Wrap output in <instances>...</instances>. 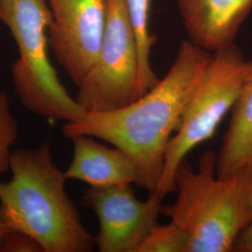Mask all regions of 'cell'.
I'll return each instance as SVG.
<instances>
[{
    "instance_id": "4fadbf2b",
    "label": "cell",
    "mask_w": 252,
    "mask_h": 252,
    "mask_svg": "<svg viewBox=\"0 0 252 252\" xmlns=\"http://www.w3.org/2000/svg\"><path fill=\"white\" fill-rule=\"evenodd\" d=\"M187 234L173 221L155 223L139 244L135 252H188Z\"/></svg>"
},
{
    "instance_id": "e0dca14e",
    "label": "cell",
    "mask_w": 252,
    "mask_h": 252,
    "mask_svg": "<svg viewBox=\"0 0 252 252\" xmlns=\"http://www.w3.org/2000/svg\"><path fill=\"white\" fill-rule=\"evenodd\" d=\"M11 232H12V229L8 224L5 216L2 212V209L0 207V246Z\"/></svg>"
},
{
    "instance_id": "3957f363",
    "label": "cell",
    "mask_w": 252,
    "mask_h": 252,
    "mask_svg": "<svg viewBox=\"0 0 252 252\" xmlns=\"http://www.w3.org/2000/svg\"><path fill=\"white\" fill-rule=\"evenodd\" d=\"M217 153L207 151L194 170L187 159L175 176L177 199L161 214L187 234L188 252H231L252 222V169L217 176Z\"/></svg>"
},
{
    "instance_id": "6da1fadb",
    "label": "cell",
    "mask_w": 252,
    "mask_h": 252,
    "mask_svg": "<svg viewBox=\"0 0 252 252\" xmlns=\"http://www.w3.org/2000/svg\"><path fill=\"white\" fill-rule=\"evenodd\" d=\"M211 57L189 40L183 41L168 72L142 96L126 107L86 112L64 123L63 135L69 139L89 135L113 145L135 163L138 186L149 193L157 192L167 146Z\"/></svg>"
},
{
    "instance_id": "5bb4252c",
    "label": "cell",
    "mask_w": 252,
    "mask_h": 252,
    "mask_svg": "<svg viewBox=\"0 0 252 252\" xmlns=\"http://www.w3.org/2000/svg\"><path fill=\"white\" fill-rule=\"evenodd\" d=\"M18 135V123L11 109L9 95L0 90V176L10 168L12 148Z\"/></svg>"
},
{
    "instance_id": "9a60e30c",
    "label": "cell",
    "mask_w": 252,
    "mask_h": 252,
    "mask_svg": "<svg viewBox=\"0 0 252 252\" xmlns=\"http://www.w3.org/2000/svg\"><path fill=\"white\" fill-rule=\"evenodd\" d=\"M0 252H44L32 236L19 231H12L0 246Z\"/></svg>"
},
{
    "instance_id": "9c48e42d",
    "label": "cell",
    "mask_w": 252,
    "mask_h": 252,
    "mask_svg": "<svg viewBox=\"0 0 252 252\" xmlns=\"http://www.w3.org/2000/svg\"><path fill=\"white\" fill-rule=\"evenodd\" d=\"M189 41L211 54L234 44L252 0H177Z\"/></svg>"
},
{
    "instance_id": "8992f818",
    "label": "cell",
    "mask_w": 252,
    "mask_h": 252,
    "mask_svg": "<svg viewBox=\"0 0 252 252\" xmlns=\"http://www.w3.org/2000/svg\"><path fill=\"white\" fill-rule=\"evenodd\" d=\"M78 87L76 100L86 112L123 108L144 94L135 33L123 0H110L99 54Z\"/></svg>"
},
{
    "instance_id": "30bf717a",
    "label": "cell",
    "mask_w": 252,
    "mask_h": 252,
    "mask_svg": "<svg viewBox=\"0 0 252 252\" xmlns=\"http://www.w3.org/2000/svg\"><path fill=\"white\" fill-rule=\"evenodd\" d=\"M71 140L72 160L64 171L67 180H80L90 187L138 185L137 168L126 153L100 144L89 135H77Z\"/></svg>"
},
{
    "instance_id": "5b68a950",
    "label": "cell",
    "mask_w": 252,
    "mask_h": 252,
    "mask_svg": "<svg viewBox=\"0 0 252 252\" xmlns=\"http://www.w3.org/2000/svg\"><path fill=\"white\" fill-rule=\"evenodd\" d=\"M252 66V60H246L235 44L212 54L167 146L157 189L162 198L177 190L175 176L180 162L194 148L214 135L232 110Z\"/></svg>"
},
{
    "instance_id": "277c9868",
    "label": "cell",
    "mask_w": 252,
    "mask_h": 252,
    "mask_svg": "<svg viewBox=\"0 0 252 252\" xmlns=\"http://www.w3.org/2000/svg\"><path fill=\"white\" fill-rule=\"evenodd\" d=\"M51 21L47 0H0V22L18 47L11 79L21 104L40 117L67 123L86 111L65 90L50 61Z\"/></svg>"
},
{
    "instance_id": "8fae6325",
    "label": "cell",
    "mask_w": 252,
    "mask_h": 252,
    "mask_svg": "<svg viewBox=\"0 0 252 252\" xmlns=\"http://www.w3.org/2000/svg\"><path fill=\"white\" fill-rule=\"evenodd\" d=\"M252 169V66L232 108L227 132L217 154V176Z\"/></svg>"
},
{
    "instance_id": "7a4b0ae2",
    "label": "cell",
    "mask_w": 252,
    "mask_h": 252,
    "mask_svg": "<svg viewBox=\"0 0 252 252\" xmlns=\"http://www.w3.org/2000/svg\"><path fill=\"white\" fill-rule=\"evenodd\" d=\"M11 178L0 181V207L12 231L36 239L44 252H91L95 237L83 225L54 162L51 141L13 151Z\"/></svg>"
},
{
    "instance_id": "ba28073f",
    "label": "cell",
    "mask_w": 252,
    "mask_h": 252,
    "mask_svg": "<svg viewBox=\"0 0 252 252\" xmlns=\"http://www.w3.org/2000/svg\"><path fill=\"white\" fill-rule=\"evenodd\" d=\"M162 197L150 193L145 201L135 196L131 184L90 187L81 204L98 219L95 246L100 252H135L161 214Z\"/></svg>"
},
{
    "instance_id": "2e32d148",
    "label": "cell",
    "mask_w": 252,
    "mask_h": 252,
    "mask_svg": "<svg viewBox=\"0 0 252 252\" xmlns=\"http://www.w3.org/2000/svg\"><path fill=\"white\" fill-rule=\"evenodd\" d=\"M233 252H252V222L238 235L234 242Z\"/></svg>"
},
{
    "instance_id": "7c38bea8",
    "label": "cell",
    "mask_w": 252,
    "mask_h": 252,
    "mask_svg": "<svg viewBox=\"0 0 252 252\" xmlns=\"http://www.w3.org/2000/svg\"><path fill=\"white\" fill-rule=\"evenodd\" d=\"M127 15L135 33L139 55L140 81L143 93L152 89L160 81L153 71L151 55L154 37L150 30L152 0H123Z\"/></svg>"
},
{
    "instance_id": "52a82bcc",
    "label": "cell",
    "mask_w": 252,
    "mask_h": 252,
    "mask_svg": "<svg viewBox=\"0 0 252 252\" xmlns=\"http://www.w3.org/2000/svg\"><path fill=\"white\" fill-rule=\"evenodd\" d=\"M51 11L49 45L56 61L79 86L99 54L110 0H47Z\"/></svg>"
}]
</instances>
